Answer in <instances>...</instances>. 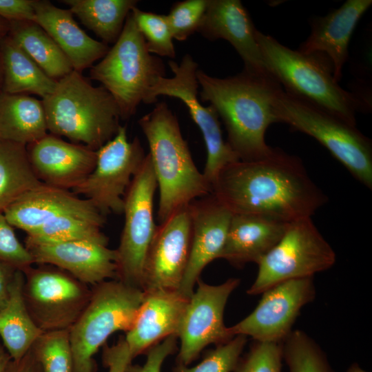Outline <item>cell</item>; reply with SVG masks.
I'll list each match as a JSON object with an SVG mask.
<instances>
[{
    "instance_id": "1",
    "label": "cell",
    "mask_w": 372,
    "mask_h": 372,
    "mask_svg": "<svg viewBox=\"0 0 372 372\" xmlns=\"http://www.w3.org/2000/svg\"><path fill=\"white\" fill-rule=\"evenodd\" d=\"M232 214H254L284 223L311 217L327 200L302 161L279 148L263 158L225 167L211 193Z\"/></svg>"
},
{
    "instance_id": "2",
    "label": "cell",
    "mask_w": 372,
    "mask_h": 372,
    "mask_svg": "<svg viewBox=\"0 0 372 372\" xmlns=\"http://www.w3.org/2000/svg\"><path fill=\"white\" fill-rule=\"evenodd\" d=\"M202 101L209 102L227 132V141L240 161H252L267 157L273 148L265 141L268 127L278 123L272 98L282 87L272 76L242 70L226 78H217L198 70Z\"/></svg>"
},
{
    "instance_id": "3",
    "label": "cell",
    "mask_w": 372,
    "mask_h": 372,
    "mask_svg": "<svg viewBox=\"0 0 372 372\" xmlns=\"http://www.w3.org/2000/svg\"><path fill=\"white\" fill-rule=\"evenodd\" d=\"M159 189L160 224L194 200L211 193V185L193 161L176 115L165 102L138 121Z\"/></svg>"
},
{
    "instance_id": "4",
    "label": "cell",
    "mask_w": 372,
    "mask_h": 372,
    "mask_svg": "<svg viewBox=\"0 0 372 372\" xmlns=\"http://www.w3.org/2000/svg\"><path fill=\"white\" fill-rule=\"evenodd\" d=\"M255 37L269 73L286 92L356 125V112L368 109L369 104L338 84L324 54L291 50L257 29Z\"/></svg>"
},
{
    "instance_id": "5",
    "label": "cell",
    "mask_w": 372,
    "mask_h": 372,
    "mask_svg": "<svg viewBox=\"0 0 372 372\" xmlns=\"http://www.w3.org/2000/svg\"><path fill=\"white\" fill-rule=\"evenodd\" d=\"M41 101L48 132L95 151L121 126L119 110L111 94L76 70L58 80L53 92Z\"/></svg>"
},
{
    "instance_id": "6",
    "label": "cell",
    "mask_w": 372,
    "mask_h": 372,
    "mask_svg": "<svg viewBox=\"0 0 372 372\" xmlns=\"http://www.w3.org/2000/svg\"><path fill=\"white\" fill-rule=\"evenodd\" d=\"M165 74L163 61L147 50L131 12L117 41L90 69V79L99 82L113 97L121 120L136 113L152 87Z\"/></svg>"
},
{
    "instance_id": "7",
    "label": "cell",
    "mask_w": 372,
    "mask_h": 372,
    "mask_svg": "<svg viewBox=\"0 0 372 372\" xmlns=\"http://www.w3.org/2000/svg\"><path fill=\"white\" fill-rule=\"evenodd\" d=\"M272 105L278 123L312 136L369 189L372 188V143L351 125L323 109L286 92L276 90Z\"/></svg>"
},
{
    "instance_id": "8",
    "label": "cell",
    "mask_w": 372,
    "mask_h": 372,
    "mask_svg": "<svg viewBox=\"0 0 372 372\" xmlns=\"http://www.w3.org/2000/svg\"><path fill=\"white\" fill-rule=\"evenodd\" d=\"M144 291L116 280L92 286L90 299L69 330L73 372H96L94 355L114 332L131 328Z\"/></svg>"
},
{
    "instance_id": "9",
    "label": "cell",
    "mask_w": 372,
    "mask_h": 372,
    "mask_svg": "<svg viewBox=\"0 0 372 372\" xmlns=\"http://www.w3.org/2000/svg\"><path fill=\"white\" fill-rule=\"evenodd\" d=\"M335 259V251L311 217L294 220L258 262L256 278L247 293L257 295L283 281L313 277L331 267Z\"/></svg>"
},
{
    "instance_id": "10",
    "label": "cell",
    "mask_w": 372,
    "mask_h": 372,
    "mask_svg": "<svg viewBox=\"0 0 372 372\" xmlns=\"http://www.w3.org/2000/svg\"><path fill=\"white\" fill-rule=\"evenodd\" d=\"M156 188V177L147 154L124 197L125 222L116 249V280L141 289L146 256L157 227L153 211Z\"/></svg>"
},
{
    "instance_id": "11",
    "label": "cell",
    "mask_w": 372,
    "mask_h": 372,
    "mask_svg": "<svg viewBox=\"0 0 372 372\" xmlns=\"http://www.w3.org/2000/svg\"><path fill=\"white\" fill-rule=\"evenodd\" d=\"M27 309L43 332L70 330L86 307L92 289L59 268L40 265L22 271Z\"/></svg>"
},
{
    "instance_id": "12",
    "label": "cell",
    "mask_w": 372,
    "mask_h": 372,
    "mask_svg": "<svg viewBox=\"0 0 372 372\" xmlns=\"http://www.w3.org/2000/svg\"><path fill=\"white\" fill-rule=\"evenodd\" d=\"M168 65L173 76L159 78L150 89L145 103H154L158 96H167L180 99L187 107L205 141L207 160L203 174L211 187L219 172L240 159L223 138L216 110L211 105L203 106L198 100V63L187 54L179 63L169 61Z\"/></svg>"
},
{
    "instance_id": "13",
    "label": "cell",
    "mask_w": 372,
    "mask_h": 372,
    "mask_svg": "<svg viewBox=\"0 0 372 372\" xmlns=\"http://www.w3.org/2000/svg\"><path fill=\"white\" fill-rule=\"evenodd\" d=\"M138 137L127 138L126 126L96 150L92 172L72 191L90 200L103 216L123 212L124 197L145 156Z\"/></svg>"
},
{
    "instance_id": "14",
    "label": "cell",
    "mask_w": 372,
    "mask_h": 372,
    "mask_svg": "<svg viewBox=\"0 0 372 372\" xmlns=\"http://www.w3.org/2000/svg\"><path fill=\"white\" fill-rule=\"evenodd\" d=\"M189 298L178 333L180 347L177 364L188 366L207 345L223 344L233 337L224 324L223 315L227 300L238 286L240 280L229 278L218 285L200 279Z\"/></svg>"
},
{
    "instance_id": "15",
    "label": "cell",
    "mask_w": 372,
    "mask_h": 372,
    "mask_svg": "<svg viewBox=\"0 0 372 372\" xmlns=\"http://www.w3.org/2000/svg\"><path fill=\"white\" fill-rule=\"evenodd\" d=\"M255 309L243 320L229 327L235 336H250L255 341L282 342L302 308L313 300V277L291 279L265 291Z\"/></svg>"
},
{
    "instance_id": "16",
    "label": "cell",
    "mask_w": 372,
    "mask_h": 372,
    "mask_svg": "<svg viewBox=\"0 0 372 372\" xmlns=\"http://www.w3.org/2000/svg\"><path fill=\"white\" fill-rule=\"evenodd\" d=\"M191 238L188 205L157 226L145 261L143 291L178 290L188 262Z\"/></svg>"
},
{
    "instance_id": "17",
    "label": "cell",
    "mask_w": 372,
    "mask_h": 372,
    "mask_svg": "<svg viewBox=\"0 0 372 372\" xmlns=\"http://www.w3.org/2000/svg\"><path fill=\"white\" fill-rule=\"evenodd\" d=\"M107 245L90 240L49 242L25 238V241L34 264L54 266L92 286L116 279V251Z\"/></svg>"
},
{
    "instance_id": "18",
    "label": "cell",
    "mask_w": 372,
    "mask_h": 372,
    "mask_svg": "<svg viewBox=\"0 0 372 372\" xmlns=\"http://www.w3.org/2000/svg\"><path fill=\"white\" fill-rule=\"evenodd\" d=\"M192 238L187 265L178 291L189 298L203 269L218 258L232 214L212 194L188 205Z\"/></svg>"
},
{
    "instance_id": "19",
    "label": "cell",
    "mask_w": 372,
    "mask_h": 372,
    "mask_svg": "<svg viewBox=\"0 0 372 372\" xmlns=\"http://www.w3.org/2000/svg\"><path fill=\"white\" fill-rule=\"evenodd\" d=\"M30 162L43 184L73 189L94 169L96 151L47 134L27 145Z\"/></svg>"
},
{
    "instance_id": "20",
    "label": "cell",
    "mask_w": 372,
    "mask_h": 372,
    "mask_svg": "<svg viewBox=\"0 0 372 372\" xmlns=\"http://www.w3.org/2000/svg\"><path fill=\"white\" fill-rule=\"evenodd\" d=\"M256 30L240 1L208 0L198 32L210 41H227L242 59L243 70L258 76H272L256 39Z\"/></svg>"
},
{
    "instance_id": "21",
    "label": "cell",
    "mask_w": 372,
    "mask_h": 372,
    "mask_svg": "<svg viewBox=\"0 0 372 372\" xmlns=\"http://www.w3.org/2000/svg\"><path fill=\"white\" fill-rule=\"evenodd\" d=\"M143 302L125 340L132 360L165 338L176 335L189 299L178 290L144 291Z\"/></svg>"
},
{
    "instance_id": "22",
    "label": "cell",
    "mask_w": 372,
    "mask_h": 372,
    "mask_svg": "<svg viewBox=\"0 0 372 372\" xmlns=\"http://www.w3.org/2000/svg\"><path fill=\"white\" fill-rule=\"evenodd\" d=\"M3 212L13 227L26 234L65 215L84 218L103 225L105 220L90 200L69 190L45 184L22 196Z\"/></svg>"
},
{
    "instance_id": "23",
    "label": "cell",
    "mask_w": 372,
    "mask_h": 372,
    "mask_svg": "<svg viewBox=\"0 0 372 372\" xmlns=\"http://www.w3.org/2000/svg\"><path fill=\"white\" fill-rule=\"evenodd\" d=\"M371 5V0H347L326 16L313 18L311 21V33L298 50L307 54H324L331 63L333 78L338 83L349 58L351 35Z\"/></svg>"
},
{
    "instance_id": "24",
    "label": "cell",
    "mask_w": 372,
    "mask_h": 372,
    "mask_svg": "<svg viewBox=\"0 0 372 372\" xmlns=\"http://www.w3.org/2000/svg\"><path fill=\"white\" fill-rule=\"evenodd\" d=\"M34 22L55 41L74 70L81 72L102 59L110 48L90 37L77 24L69 9L56 7L48 0H34Z\"/></svg>"
},
{
    "instance_id": "25",
    "label": "cell",
    "mask_w": 372,
    "mask_h": 372,
    "mask_svg": "<svg viewBox=\"0 0 372 372\" xmlns=\"http://www.w3.org/2000/svg\"><path fill=\"white\" fill-rule=\"evenodd\" d=\"M289 223L259 215L232 214L218 258L239 267L258 264L279 242Z\"/></svg>"
},
{
    "instance_id": "26",
    "label": "cell",
    "mask_w": 372,
    "mask_h": 372,
    "mask_svg": "<svg viewBox=\"0 0 372 372\" xmlns=\"http://www.w3.org/2000/svg\"><path fill=\"white\" fill-rule=\"evenodd\" d=\"M24 274L17 269L11 282L9 298L0 310V338L14 361L21 359L43 332L36 325L23 296Z\"/></svg>"
},
{
    "instance_id": "27",
    "label": "cell",
    "mask_w": 372,
    "mask_h": 372,
    "mask_svg": "<svg viewBox=\"0 0 372 372\" xmlns=\"http://www.w3.org/2000/svg\"><path fill=\"white\" fill-rule=\"evenodd\" d=\"M47 134L41 101L28 94H0V140L28 145Z\"/></svg>"
},
{
    "instance_id": "28",
    "label": "cell",
    "mask_w": 372,
    "mask_h": 372,
    "mask_svg": "<svg viewBox=\"0 0 372 372\" xmlns=\"http://www.w3.org/2000/svg\"><path fill=\"white\" fill-rule=\"evenodd\" d=\"M3 92L32 94L42 99L50 94L57 81L49 77L10 36L0 39Z\"/></svg>"
},
{
    "instance_id": "29",
    "label": "cell",
    "mask_w": 372,
    "mask_h": 372,
    "mask_svg": "<svg viewBox=\"0 0 372 372\" xmlns=\"http://www.w3.org/2000/svg\"><path fill=\"white\" fill-rule=\"evenodd\" d=\"M9 22V36L49 77L58 81L74 70L59 45L36 22Z\"/></svg>"
},
{
    "instance_id": "30",
    "label": "cell",
    "mask_w": 372,
    "mask_h": 372,
    "mask_svg": "<svg viewBox=\"0 0 372 372\" xmlns=\"http://www.w3.org/2000/svg\"><path fill=\"white\" fill-rule=\"evenodd\" d=\"M89 30L103 43H114L118 39L125 20L136 0H63Z\"/></svg>"
},
{
    "instance_id": "31",
    "label": "cell",
    "mask_w": 372,
    "mask_h": 372,
    "mask_svg": "<svg viewBox=\"0 0 372 372\" xmlns=\"http://www.w3.org/2000/svg\"><path fill=\"white\" fill-rule=\"evenodd\" d=\"M42 185L30 162L27 145L0 140V211Z\"/></svg>"
},
{
    "instance_id": "32",
    "label": "cell",
    "mask_w": 372,
    "mask_h": 372,
    "mask_svg": "<svg viewBox=\"0 0 372 372\" xmlns=\"http://www.w3.org/2000/svg\"><path fill=\"white\" fill-rule=\"evenodd\" d=\"M103 226L84 218L65 215L27 233L26 238L49 242L90 240L108 243L107 237L101 231Z\"/></svg>"
},
{
    "instance_id": "33",
    "label": "cell",
    "mask_w": 372,
    "mask_h": 372,
    "mask_svg": "<svg viewBox=\"0 0 372 372\" xmlns=\"http://www.w3.org/2000/svg\"><path fill=\"white\" fill-rule=\"evenodd\" d=\"M282 353L289 372H333L320 347L302 331L289 334Z\"/></svg>"
},
{
    "instance_id": "34",
    "label": "cell",
    "mask_w": 372,
    "mask_h": 372,
    "mask_svg": "<svg viewBox=\"0 0 372 372\" xmlns=\"http://www.w3.org/2000/svg\"><path fill=\"white\" fill-rule=\"evenodd\" d=\"M31 349L42 372H73L69 330L43 333Z\"/></svg>"
},
{
    "instance_id": "35",
    "label": "cell",
    "mask_w": 372,
    "mask_h": 372,
    "mask_svg": "<svg viewBox=\"0 0 372 372\" xmlns=\"http://www.w3.org/2000/svg\"><path fill=\"white\" fill-rule=\"evenodd\" d=\"M134 22L143 35L149 53L174 59L176 51L167 16L140 10H131Z\"/></svg>"
},
{
    "instance_id": "36",
    "label": "cell",
    "mask_w": 372,
    "mask_h": 372,
    "mask_svg": "<svg viewBox=\"0 0 372 372\" xmlns=\"http://www.w3.org/2000/svg\"><path fill=\"white\" fill-rule=\"evenodd\" d=\"M247 340V337L236 335L229 341L216 345L197 365L188 367L177 364L173 372H233L240 358Z\"/></svg>"
},
{
    "instance_id": "37",
    "label": "cell",
    "mask_w": 372,
    "mask_h": 372,
    "mask_svg": "<svg viewBox=\"0 0 372 372\" xmlns=\"http://www.w3.org/2000/svg\"><path fill=\"white\" fill-rule=\"evenodd\" d=\"M207 3L208 0H185L172 6L166 16L174 39L183 41L198 32Z\"/></svg>"
},
{
    "instance_id": "38",
    "label": "cell",
    "mask_w": 372,
    "mask_h": 372,
    "mask_svg": "<svg viewBox=\"0 0 372 372\" xmlns=\"http://www.w3.org/2000/svg\"><path fill=\"white\" fill-rule=\"evenodd\" d=\"M282 342L256 341L233 372H282Z\"/></svg>"
},
{
    "instance_id": "39",
    "label": "cell",
    "mask_w": 372,
    "mask_h": 372,
    "mask_svg": "<svg viewBox=\"0 0 372 372\" xmlns=\"http://www.w3.org/2000/svg\"><path fill=\"white\" fill-rule=\"evenodd\" d=\"M0 261L21 271L34 264L30 253L18 240L3 211H0Z\"/></svg>"
},
{
    "instance_id": "40",
    "label": "cell",
    "mask_w": 372,
    "mask_h": 372,
    "mask_svg": "<svg viewBox=\"0 0 372 372\" xmlns=\"http://www.w3.org/2000/svg\"><path fill=\"white\" fill-rule=\"evenodd\" d=\"M176 335L169 336L152 347L146 353L147 358L143 365L130 363L125 372H161L165 359L177 351Z\"/></svg>"
},
{
    "instance_id": "41",
    "label": "cell",
    "mask_w": 372,
    "mask_h": 372,
    "mask_svg": "<svg viewBox=\"0 0 372 372\" xmlns=\"http://www.w3.org/2000/svg\"><path fill=\"white\" fill-rule=\"evenodd\" d=\"M102 353L103 365L107 372H125L132 358L124 337H121L112 346L104 345Z\"/></svg>"
},
{
    "instance_id": "42",
    "label": "cell",
    "mask_w": 372,
    "mask_h": 372,
    "mask_svg": "<svg viewBox=\"0 0 372 372\" xmlns=\"http://www.w3.org/2000/svg\"><path fill=\"white\" fill-rule=\"evenodd\" d=\"M34 0H0V18L8 21H34Z\"/></svg>"
},
{
    "instance_id": "43",
    "label": "cell",
    "mask_w": 372,
    "mask_h": 372,
    "mask_svg": "<svg viewBox=\"0 0 372 372\" xmlns=\"http://www.w3.org/2000/svg\"><path fill=\"white\" fill-rule=\"evenodd\" d=\"M17 269L0 261V310L7 303L11 282Z\"/></svg>"
},
{
    "instance_id": "44",
    "label": "cell",
    "mask_w": 372,
    "mask_h": 372,
    "mask_svg": "<svg viewBox=\"0 0 372 372\" xmlns=\"http://www.w3.org/2000/svg\"><path fill=\"white\" fill-rule=\"evenodd\" d=\"M8 372H42L32 349L20 360H12Z\"/></svg>"
},
{
    "instance_id": "45",
    "label": "cell",
    "mask_w": 372,
    "mask_h": 372,
    "mask_svg": "<svg viewBox=\"0 0 372 372\" xmlns=\"http://www.w3.org/2000/svg\"><path fill=\"white\" fill-rule=\"evenodd\" d=\"M12 358L10 355L0 344V372H8Z\"/></svg>"
},
{
    "instance_id": "46",
    "label": "cell",
    "mask_w": 372,
    "mask_h": 372,
    "mask_svg": "<svg viewBox=\"0 0 372 372\" xmlns=\"http://www.w3.org/2000/svg\"><path fill=\"white\" fill-rule=\"evenodd\" d=\"M10 31V22L0 18V39L5 37Z\"/></svg>"
},
{
    "instance_id": "47",
    "label": "cell",
    "mask_w": 372,
    "mask_h": 372,
    "mask_svg": "<svg viewBox=\"0 0 372 372\" xmlns=\"http://www.w3.org/2000/svg\"><path fill=\"white\" fill-rule=\"evenodd\" d=\"M3 70L1 61V56L0 53V94L3 92Z\"/></svg>"
},
{
    "instance_id": "48",
    "label": "cell",
    "mask_w": 372,
    "mask_h": 372,
    "mask_svg": "<svg viewBox=\"0 0 372 372\" xmlns=\"http://www.w3.org/2000/svg\"><path fill=\"white\" fill-rule=\"evenodd\" d=\"M347 372H367V371L362 369L358 364H353L348 369Z\"/></svg>"
}]
</instances>
